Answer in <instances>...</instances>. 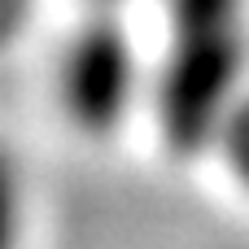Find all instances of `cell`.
I'll list each match as a JSON object with an SVG mask.
<instances>
[{"label":"cell","mask_w":249,"mask_h":249,"mask_svg":"<svg viewBox=\"0 0 249 249\" xmlns=\"http://www.w3.org/2000/svg\"><path fill=\"white\" fill-rule=\"evenodd\" d=\"M245 0H166V44L153 79V109L166 149H210L219 118L245 88Z\"/></svg>","instance_id":"cell-1"},{"label":"cell","mask_w":249,"mask_h":249,"mask_svg":"<svg viewBox=\"0 0 249 249\" xmlns=\"http://www.w3.org/2000/svg\"><path fill=\"white\" fill-rule=\"evenodd\" d=\"M210 149L223 153L228 175L249 193V88H241V96H236V101L228 105V114L219 118Z\"/></svg>","instance_id":"cell-3"},{"label":"cell","mask_w":249,"mask_h":249,"mask_svg":"<svg viewBox=\"0 0 249 249\" xmlns=\"http://www.w3.org/2000/svg\"><path fill=\"white\" fill-rule=\"evenodd\" d=\"M136 83H140L136 48L118 26V18H92L70 35L57 88H61V109L79 131L92 136L114 131L131 109Z\"/></svg>","instance_id":"cell-2"},{"label":"cell","mask_w":249,"mask_h":249,"mask_svg":"<svg viewBox=\"0 0 249 249\" xmlns=\"http://www.w3.org/2000/svg\"><path fill=\"white\" fill-rule=\"evenodd\" d=\"M26 236V179L9 144L0 140V249H22Z\"/></svg>","instance_id":"cell-4"}]
</instances>
